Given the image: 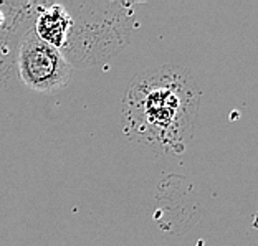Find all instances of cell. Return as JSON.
<instances>
[{
    "label": "cell",
    "instance_id": "2",
    "mask_svg": "<svg viewBox=\"0 0 258 246\" xmlns=\"http://www.w3.org/2000/svg\"><path fill=\"white\" fill-rule=\"evenodd\" d=\"M15 64L22 83L42 95L63 90L70 83L73 69L61 51L40 38L32 27L19 40Z\"/></svg>",
    "mask_w": 258,
    "mask_h": 246
},
{
    "label": "cell",
    "instance_id": "1",
    "mask_svg": "<svg viewBox=\"0 0 258 246\" xmlns=\"http://www.w3.org/2000/svg\"><path fill=\"white\" fill-rule=\"evenodd\" d=\"M202 91L184 68L164 64L134 76L122 99V131L159 155H179L197 126Z\"/></svg>",
    "mask_w": 258,
    "mask_h": 246
}]
</instances>
